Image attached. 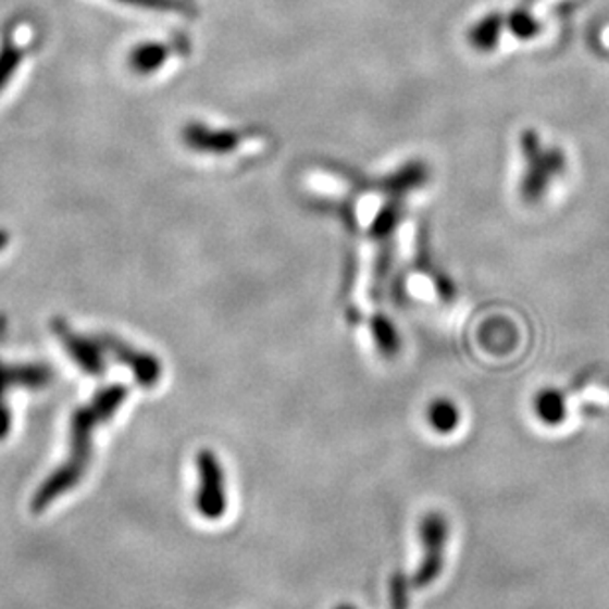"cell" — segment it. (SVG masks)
Masks as SVG:
<instances>
[{"label":"cell","mask_w":609,"mask_h":609,"mask_svg":"<svg viewBox=\"0 0 609 609\" xmlns=\"http://www.w3.org/2000/svg\"><path fill=\"white\" fill-rule=\"evenodd\" d=\"M52 372L42 364H26V366H7L0 364V439L9 435L11 430V413L7 408V391L18 386L42 388L48 386Z\"/></svg>","instance_id":"5b68a950"},{"label":"cell","mask_w":609,"mask_h":609,"mask_svg":"<svg viewBox=\"0 0 609 609\" xmlns=\"http://www.w3.org/2000/svg\"><path fill=\"white\" fill-rule=\"evenodd\" d=\"M127 391L121 386H111L96 396V400L79 408L72 418L70 430V457L64 465L55 469L50 477L44 481L33 499V512L40 514L54 500L60 499L67 490L74 489L86 475L91 459V435L98 425L105 424L113 413L117 412Z\"/></svg>","instance_id":"6da1fadb"},{"label":"cell","mask_w":609,"mask_h":609,"mask_svg":"<svg viewBox=\"0 0 609 609\" xmlns=\"http://www.w3.org/2000/svg\"><path fill=\"white\" fill-rule=\"evenodd\" d=\"M420 538L424 546V558L412 577L415 589L432 586L442 576L446 566V546L449 540V522L442 512H427L420 522Z\"/></svg>","instance_id":"277c9868"},{"label":"cell","mask_w":609,"mask_h":609,"mask_svg":"<svg viewBox=\"0 0 609 609\" xmlns=\"http://www.w3.org/2000/svg\"><path fill=\"white\" fill-rule=\"evenodd\" d=\"M198 469V490H196V511L208 521H217L228 511L226 475L214 451L202 449L196 456Z\"/></svg>","instance_id":"3957f363"},{"label":"cell","mask_w":609,"mask_h":609,"mask_svg":"<svg viewBox=\"0 0 609 609\" xmlns=\"http://www.w3.org/2000/svg\"><path fill=\"white\" fill-rule=\"evenodd\" d=\"M164 58H166V48L161 44H142L139 48H135L129 62L133 70L141 72V74H149L154 67H159Z\"/></svg>","instance_id":"8fae6325"},{"label":"cell","mask_w":609,"mask_h":609,"mask_svg":"<svg viewBox=\"0 0 609 609\" xmlns=\"http://www.w3.org/2000/svg\"><path fill=\"white\" fill-rule=\"evenodd\" d=\"M521 152L524 159L522 200L536 204L548 195L550 186L564 176L568 171V157L562 147L544 145L543 137L534 129L522 130Z\"/></svg>","instance_id":"7a4b0ae2"},{"label":"cell","mask_w":609,"mask_h":609,"mask_svg":"<svg viewBox=\"0 0 609 609\" xmlns=\"http://www.w3.org/2000/svg\"><path fill=\"white\" fill-rule=\"evenodd\" d=\"M505 24L509 26L511 30L519 40H533L538 34H540V22L534 18L531 12L526 11H514L511 16L505 21Z\"/></svg>","instance_id":"7c38bea8"},{"label":"cell","mask_w":609,"mask_h":609,"mask_svg":"<svg viewBox=\"0 0 609 609\" xmlns=\"http://www.w3.org/2000/svg\"><path fill=\"white\" fill-rule=\"evenodd\" d=\"M391 609H408V584L402 572L391 576Z\"/></svg>","instance_id":"4fadbf2b"},{"label":"cell","mask_w":609,"mask_h":609,"mask_svg":"<svg viewBox=\"0 0 609 609\" xmlns=\"http://www.w3.org/2000/svg\"><path fill=\"white\" fill-rule=\"evenodd\" d=\"M24 58V48L16 46L11 34H7L0 42V91L9 86L11 77L21 67Z\"/></svg>","instance_id":"30bf717a"},{"label":"cell","mask_w":609,"mask_h":609,"mask_svg":"<svg viewBox=\"0 0 609 609\" xmlns=\"http://www.w3.org/2000/svg\"><path fill=\"white\" fill-rule=\"evenodd\" d=\"M461 422V415L453 402L449 400H435L427 408V424L434 427L437 434H453Z\"/></svg>","instance_id":"9c48e42d"},{"label":"cell","mask_w":609,"mask_h":609,"mask_svg":"<svg viewBox=\"0 0 609 609\" xmlns=\"http://www.w3.org/2000/svg\"><path fill=\"white\" fill-rule=\"evenodd\" d=\"M9 241H11V236H9V232H7V229H0V251L7 250V246H9Z\"/></svg>","instance_id":"5bb4252c"},{"label":"cell","mask_w":609,"mask_h":609,"mask_svg":"<svg viewBox=\"0 0 609 609\" xmlns=\"http://www.w3.org/2000/svg\"><path fill=\"white\" fill-rule=\"evenodd\" d=\"M502 28H505V18L500 14H489L475 22V26L469 33V40L478 52H490L499 44Z\"/></svg>","instance_id":"ba28073f"},{"label":"cell","mask_w":609,"mask_h":609,"mask_svg":"<svg viewBox=\"0 0 609 609\" xmlns=\"http://www.w3.org/2000/svg\"><path fill=\"white\" fill-rule=\"evenodd\" d=\"M54 328L65 347V352H70V357L76 360L79 369L86 370L87 374H101L105 370L101 352L89 340L77 337L76 333L62 321H55Z\"/></svg>","instance_id":"8992f818"},{"label":"cell","mask_w":609,"mask_h":609,"mask_svg":"<svg viewBox=\"0 0 609 609\" xmlns=\"http://www.w3.org/2000/svg\"><path fill=\"white\" fill-rule=\"evenodd\" d=\"M533 410L536 420L548 427L564 424L566 418H568V400H566L564 391L556 386H546L543 390L536 391Z\"/></svg>","instance_id":"52a82bcc"},{"label":"cell","mask_w":609,"mask_h":609,"mask_svg":"<svg viewBox=\"0 0 609 609\" xmlns=\"http://www.w3.org/2000/svg\"><path fill=\"white\" fill-rule=\"evenodd\" d=\"M335 609H357V608H355V606H350V604H340V606H337V608Z\"/></svg>","instance_id":"9a60e30c"}]
</instances>
